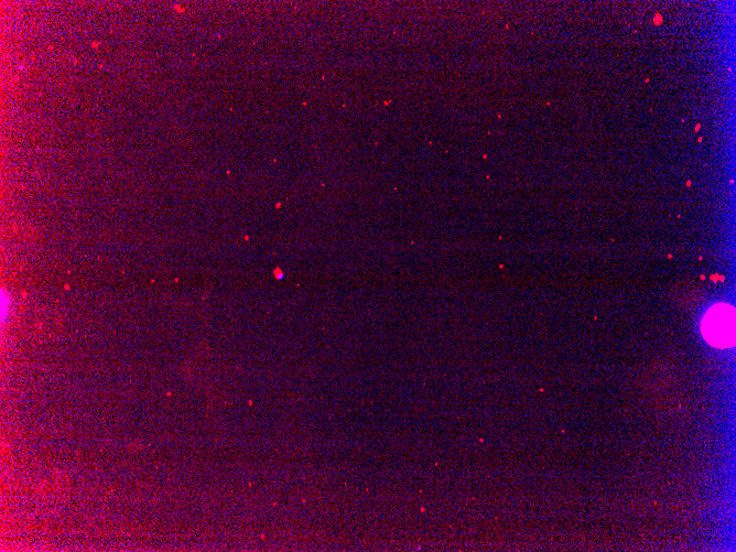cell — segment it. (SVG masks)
Here are the masks:
<instances>
[{"mask_svg":"<svg viewBox=\"0 0 736 552\" xmlns=\"http://www.w3.org/2000/svg\"><path fill=\"white\" fill-rule=\"evenodd\" d=\"M703 337L719 349L731 348L735 342V309L719 303L712 307L701 323Z\"/></svg>","mask_w":736,"mask_h":552,"instance_id":"cell-1","label":"cell"}]
</instances>
